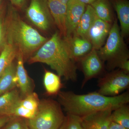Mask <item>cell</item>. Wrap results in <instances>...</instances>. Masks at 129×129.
<instances>
[{
    "label": "cell",
    "mask_w": 129,
    "mask_h": 129,
    "mask_svg": "<svg viewBox=\"0 0 129 129\" xmlns=\"http://www.w3.org/2000/svg\"><path fill=\"white\" fill-rule=\"evenodd\" d=\"M29 63H45L66 80H77V67L67 41L56 31L28 60Z\"/></svg>",
    "instance_id": "1"
},
{
    "label": "cell",
    "mask_w": 129,
    "mask_h": 129,
    "mask_svg": "<svg viewBox=\"0 0 129 129\" xmlns=\"http://www.w3.org/2000/svg\"><path fill=\"white\" fill-rule=\"evenodd\" d=\"M58 102L67 114L82 117L89 114L115 109L129 103V92L115 96H107L98 92L78 94L72 91H60Z\"/></svg>",
    "instance_id": "2"
},
{
    "label": "cell",
    "mask_w": 129,
    "mask_h": 129,
    "mask_svg": "<svg viewBox=\"0 0 129 129\" xmlns=\"http://www.w3.org/2000/svg\"><path fill=\"white\" fill-rule=\"evenodd\" d=\"M6 43L22 53L28 60L48 39L21 18L17 9L11 5L5 19Z\"/></svg>",
    "instance_id": "3"
},
{
    "label": "cell",
    "mask_w": 129,
    "mask_h": 129,
    "mask_svg": "<svg viewBox=\"0 0 129 129\" xmlns=\"http://www.w3.org/2000/svg\"><path fill=\"white\" fill-rule=\"evenodd\" d=\"M65 115L60 104L52 99L40 100L39 105L34 117L27 120L30 129H59Z\"/></svg>",
    "instance_id": "4"
},
{
    "label": "cell",
    "mask_w": 129,
    "mask_h": 129,
    "mask_svg": "<svg viewBox=\"0 0 129 129\" xmlns=\"http://www.w3.org/2000/svg\"><path fill=\"white\" fill-rule=\"evenodd\" d=\"M97 51L102 61L107 62L111 68L118 61L129 58L128 49L120 34L117 19L112 25L104 45Z\"/></svg>",
    "instance_id": "5"
},
{
    "label": "cell",
    "mask_w": 129,
    "mask_h": 129,
    "mask_svg": "<svg viewBox=\"0 0 129 129\" xmlns=\"http://www.w3.org/2000/svg\"><path fill=\"white\" fill-rule=\"evenodd\" d=\"M129 86V73L120 70L107 74L99 79L98 92L105 96H115Z\"/></svg>",
    "instance_id": "6"
},
{
    "label": "cell",
    "mask_w": 129,
    "mask_h": 129,
    "mask_svg": "<svg viewBox=\"0 0 129 129\" xmlns=\"http://www.w3.org/2000/svg\"><path fill=\"white\" fill-rule=\"evenodd\" d=\"M25 14L34 25L43 31L49 30L54 23L48 7V0H30Z\"/></svg>",
    "instance_id": "7"
},
{
    "label": "cell",
    "mask_w": 129,
    "mask_h": 129,
    "mask_svg": "<svg viewBox=\"0 0 129 129\" xmlns=\"http://www.w3.org/2000/svg\"><path fill=\"white\" fill-rule=\"evenodd\" d=\"M40 102L38 95L33 92L18 102L12 111L11 116L27 120L31 119L37 113Z\"/></svg>",
    "instance_id": "8"
},
{
    "label": "cell",
    "mask_w": 129,
    "mask_h": 129,
    "mask_svg": "<svg viewBox=\"0 0 129 129\" xmlns=\"http://www.w3.org/2000/svg\"><path fill=\"white\" fill-rule=\"evenodd\" d=\"M111 27V23L96 16L86 37L92 44V48L97 51L104 45Z\"/></svg>",
    "instance_id": "9"
},
{
    "label": "cell",
    "mask_w": 129,
    "mask_h": 129,
    "mask_svg": "<svg viewBox=\"0 0 129 129\" xmlns=\"http://www.w3.org/2000/svg\"><path fill=\"white\" fill-rule=\"evenodd\" d=\"M80 61L84 75L81 85L83 88L88 81L99 75L102 70L103 65L97 50L94 48Z\"/></svg>",
    "instance_id": "10"
},
{
    "label": "cell",
    "mask_w": 129,
    "mask_h": 129,
    "mask_svg": "<svg viewBox=\"0 0 129 129\" xmlns=\"http://www.w3.org/2000/svg\"><path fill=\"white\" fill-rule=\"evenodd\" d=\"M113 110L107 109L80 117L82 129H109Z\"/></svg>",
    "instance_id": "11"
},
{
    "label": "cell",
    "mask_w": 129,
    "mask_h": 129,
    "mask_svg": "<svg viewBox=\"0 0 129 129\" xmlns=\"http://www.w3.org/2000/svg\"><path fill=\"white\" fill-rule=\"evenodd\" d=\"M67 36L75 33L80 19L86 9V5L78 0H70L67 4Z\"/></svg>",
    "instance_id": "12"
},
{
    "label": "cell",
    "mask_w": 129,
    "mask_h": 129,
    "mask_svg": "<svg viewBox=\"0 0 129 129\" xmlns=\"http://www.w3.org/2000/svg\"><path fill=\"white\" fill-rule=\"evenodd\" d=\"M16 65V75L18 86L22 99L33 92L34 84L28 75L24 66V60L22 53L18 52Z\"/></svg>",
    "instance_id": "13"
},
{
    "label": "cell",
    "mask_w": 129,
    "mask_h": 129,
    "mask_svg": "<svg viewBox=\"0 0 129 129\" xmlns=\"http://www.w3.org/2000/svg\"><path fill=\"white\" fill-rule=\"evenodd\" d=\"M68 44L72 57L76 62L89 53L92 49V44L86 38L74 34L68 37H64Z\"/></svg>",
    "instance_id": "14"
},
{
    "label": "cell",
    "mask_w": 129,
    "mask_h": 129,
    "mask_svg": "<svg viewBox=\"0 0 129 129\" xmlns=\"http://www.w3.org/2000/svg\"><path fill=\"white\" fill-rule=\"evenodd\" d=\"M48 7L53 22L63 37L67 36V5L59 0H48Z\"/></svg>",
    "instance_id": "15"
},
{
    "label": "cell",
    "mask_w": 129,
    "mask_h": 129,
    "mask_svg": "<svg viewBox=\"0 0 129 129\" xmlns=\"http://www.w3.org/2000/svg\"><path fill=\"white\" fill-rule=\"evenodd\" d=\"M114 6L120 22L122 37H127L129 34V3L127 0H116Z\"/></svg>",
    "instance_id": "16"
},
{
    "label": "cell",
    "mask_w": 129,
    "mask_h": 129,
    "mask_svg": "<svg viewBox=\"0 0 129 129\" xmlns=\"http://www.w3.org/2000/svg\"><path fill=\"white\" fill-rule=\"evenodd\" d=\"M17 86L16 65L13 62L0 76V95L15 89Z\"/></svg>",
    "instance_id": "17"
},
{
    "label": "cell",
    "mask_w": 129,
    "mask_h": 129,
    "mask_svg": "<svg viewBox=\"0 0 129 129\" xmlns=\"http://www.w3.org/2000/svg\"><path fill=\"white\" fill-rule=\"evenodd\" d=\"M21 99L19 90L16 88L0 95V115L11 116L14 106Z\"/></svg>",
    "instance_id": "18"
},
{
    "label": "cell",
    "mask_w": 129,
    "mask_h": 129,
    "mask_svg": "<svg viewBox=\"0 0 129 129\" xmlns=\"http://www.w3.org/2000/svg\"><path fill=\"white\" fill-rule=\"evenodd\" d=\"M96 15L94 9L90 5L86 7L79 22L78 24L74 34L86 38V36L92 25Z\"/></svg>",
    "instance_id": "19"
},
{
    "label": "cell",
    "mask_w": 129,
    "mask_h": 129,
    "mask_svg": "<svg viewBox=\"0 0 129 129\" xmlns=\"http://www.w3.org/2000/svg\"><path fill=\"white\" fill-rule=\"evenodd\" d=\"M60 76L46 70L44 74V83L47 94L50 95H57L62 87Z\"/></svg>",
    "instance_id": "20"
},
{
    "label": "cell",
    "mask_w": 129,
    "mask_h": 129,
    "mask_svg": "<svg viewBox=\"0 0 129 129\" xmlns=\"http://www.w3.org/2000/svg\"><path fill=\"white\" fill-rule=\"evenodd\" d=\"M90 5L98 17L109 23L112 22V12L108 0H95Z\"/></svg>",
    "instance_id": "21"
},
{
    "label": "cell",
    "mask_w": 129,
    "mask_h": 129,
    "mask_svg": "<svg viewBox=\"0 0 129 129\" xmlns=\"http://www.w3.org/2000/svg\"><path fill=\"white\" fill-rule=\"evenodd\" d=\"M17 52L16 49L10 44H5L0 53V76L7 68L13 62Z\"/></svg>",
    "instance_id": "22"
},
{
    "label": "cell",
    "mask_w": 129,
    "mask_h": 129,
    "mask_svg": "<svg viewBox=\"0 0 129 129\" xmlns=\"http://www.w3.org/2000/svg\"><path fill=\"white\" fill-rule=\"evenodd\" d=\"M111 121L129 129V107L124 104L113 110L111 114Z\"/></svg>",
    "instance_id": "23"
},
{
    "label": "cell",
    "mask_w": 129,
    "mask_h": 129,
    "mask_svg": "<svg viewBox=\"0 0 129 129\" xmlns=\"http://www.w3.org/2000/svg\"><path fill=\"white\" fill-rule=\"evenodd\" d=\"M59 129H82L80 117L67 114Z\"/></svg>",
    "instance_id": "24"
},
{
    "label": "cell",
    "mask_w": 129,
    "mask_h": 129,
    "mask_svg": "<svg viewBox=\"0 0 129 129\" xmlns=\"http://www.w3.org/2000/svg\"><path fill=\"white\" fill-rule=\"evenodd\" d=\"M1 129H30L27 119L17 117H12Z\"/></svg>",
    "instance_id": "25"
},
{
    "label": "cell",
    "mask_w": 129,
    "mask_h": 129,
    "mask_svg": "<svg viewBox=\"0 0 129 129\" xmlns=\"http://www.w3.org/2000/svg\"><path fill=\"white\" fill-rule=\"evenodd\" d=\"M6 44V26L5 19L2 12L0 14V48H2Z\"/></svg>",
    "instance_id": "26"
},
{
    "label": "cell",
    "mask_w": 129,
    "mask_h": 129,
    "mask_svg": "<svg viewBox=\"0 0 129 129\" xmlns=\"http://www.w3.org/2000/svg\"><path fill=\"white\" fill-rule=\"evenodd\" d=\"M11 5L16 9H22L24 6L26 0H10Z\"/></svg>",
    "instance_id": "27"
},
{
    "label": "cell",
    "mask_w": 129,
    "mask_h": 129,
    "mask_svg": "<svg viewBox=\"0 0 129 129\" xmlns=\"http://www.w3.org/2000/svg\"><path fill=\"white\" fill-rule=\"evenodd\" d=\"M11 117L8 115H0V129L5 126Z\"/></svg>",
    "instance_id": "28"
},
{
    "label": "cell",
    "mask_w": 129,
    "mask_h": 129,
    "mask_svg": "<svg viewBox=\"0 0 129 129\" xmlns=\"http://www.w3.org/2000/svg\"><path fill=\"white\" fill-rule=\"evenodd\" d=\"M109 129H129L125 128L121 125L111 121Z\"/></svg>",
    "instance_id": "29"
},
{
    "label": "cell",
    "mask_w": 129,
    "mask_h": 129,
    "mask_svg": "<svg viewBox=\"0 0 129 129\" xmlns=\"http://www.w3.org/2000/svg\"><path fill=\"white\" fill-rule=\"evenodd\" d=\"M80 2L84 3L85 5H91L93 3L95 0H78Z\"/></svg>",
    "instance_id": "30"
},
{
    "label": "cell",
    "mask_w": 129,
    "mask_h": 129,
    "mask_svg": "<svg viewBox=\"0 0 129 129\" xmlns=\"http://www.w3.org/2000/svg\"><path fill=\"white\" fill-rule=\"evenodd\" d=\"M61 2L64 4L67 5V3L70 0H59Z\"/></svg>",
    "instance_id": "31"
},
{
    "label": "cell",
    "mask_w": 129,
    "mask_h": 129,
    "mask_svg": "<svg viewBox=\"0 0 129 129\" xmlns=\"http://www.w3.org/2000/svg\"><path fill=\"white\" fill-rule=\"evenodd\" d=\"M2 13V11L1 10V9H0V14H1Z\"/></svg>",
    "instance_id": "32"
},
{
    "label": "cell",
    "mask_w": 129,
    "mask_h": 129,
    "mask_svg": "<svg viewBox=\"0 0 129 129\" xmlns=\"http://www.w3.org/2000/svg\"><path fill=\"white\" fill-rule=\"evenodd\" d=\"M2 0H0V4H1V2Z\"/></svg>",
    "instance_id": "33"
}]
</instances>
